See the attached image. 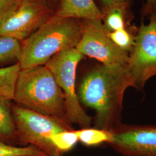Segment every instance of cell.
<instances>
[{"mask_svg": "<svg viewBox=\"0 0 156 156\" xmlns=\"http://www.w3.org/2000/svg\"><path fill=\"white\" fill-rule=\"evenodd\" d=\"M13 101L23 107L71 125L67 119L65 95L45 65L21 69Z\"/></svg>", "mask_w": 156, "mask_h": 156, "instance_id": "3957f363", "label": "cell"}, {"mask_svg": "<svg viewBox=\"0 0 156 156\" xmlns=\"http://www.w3.org/2000/svg\"></svg>", "mask_w": 156, "mask_h": 156, "instance_id": "603a6c76", "label": "cell"}, {"mask_svg": "<svg viewBox=\"0 0 156 156\" xmlns=\"http://www.w3.org/2000/svg\"><path fill=\"white\" fill-rule=\"evenodd\" d=\"M79 142L86 146H96L103 144L109 143L111 141L112 135L111 131H107L98 128H80L75 130Z\"/></svg>", "mask_w": 156, "mask_h": 156, "instance_id": "4fadbf2b", "label": "cell"}, {"mask_svg": "<svg viewBox=\"0 0 156 156\" xmlns=\"http://www.w3.org/2000/svg\"><path fill=\"white\" fill-rule=\"evenodd\" d=\"M15 126L16 140L23 146H33L48 156H62L52 144L50 138L66 130H73L71 125L20 106L12 104Z\"/></svg>", "mask_w": 156, "mask_h": 156, "instance_id": "277c9868", "label": "cell"}, {"mask_svg": "<svg viewBox=\"0 0 156 156\" xmlns=\"http://www.w3.org/2000/svg\"><path fill=\"white\" fill-rule=\"evenodd\" d=\"M56 15L62 17L102 20L104 13L93 0H62Z\"/></svg>", "mask_w": 156, "mask_h": 156, "instance_id": "30bf717a", "label": "cell"}, {"mask_svg": "<svg viewBox=\"0 0 156 156\" xmlns=\"http://www.w3.org/2000/svg\"><path fill=\"white\" fill-rule=\"evenodd\" d=\"M21 42L12 38L0 36V65L18 62Z\"/></svg>", "mask_w": 156, "mask_h": 156, "instance_id": "9a60e30c", "label": "cell"}, {"mask_svg": "<svg viewBox=\"0 0 156 156\" xmlns=\"http://www.w3.org/2000/svg\"><path fill=\"white\" fill-rule=\"evenodd\" d=\"M155 9H156V0H147L145 10L147 12H151Z\"/></svg>", "mask_w": 156, "mask_h": 156, "instance_id": "44dd1931", "label": "cell"}, {"mask_svg": "<svg viewBox=\"0 0 156 156\" xmlns=\"http://www.w3.org/2000/svg\"><path fill=\"white\" fill-rule=\"evenodd\" d=\"M20 70L18 62L0 68V98L13 101L17 79Z\"/></svg>", "mask_w": 156, "mask_h": 156, "instance_id": "8fae6325", "label": "cell"}, {"mask_svg": "<svg viewBox=\"0 0 156 156\" xmlns=\"http://www.w3.org/2000/svg\"><path fill=\"white\" fill-rule=\"evenodd\" d=\"M128 68L135 88L142 90L146 82L156 76V16L147 25L142 24L135 37L133 49L129 53Z\"/></svg>", "mask_w": 156, "mask_h": 156, "instance_id": "52a82bcc", "label": "cell"}, {"mask_svg": "<svg viewBox=\"0 0 156 156\" xmlns=\"http://www.w3.org/2000/svg\"><path fill=\"white\" fill-rule=\"evenodd\" d=\"M19 0H0V26L14 9Z\"/></svg>", "mask_w": 156, "mask_h": 156, "instance_id": "d6986e66", "label": "cell"}, {"mask_svg": "<svg viewBox=\"0 0 156 156\" xmlns=\"http://www.w3.org/2000/svg\"><path fill=\"white\" fill-rule=\"evenodd\" d=\"M12 101L0 98V140H16L15 126L12 117Z\"/></svg>", "mask_w": 156, "mask_h": 156, "instance_id": "7c38bea8", "label": "cell"}, {"mask_svg": "<svg viewBox=\"0 0 156 156\" xmlns=\"http://www.w3.org/2000/svg\"><path fill=\"white\" fill-rule=\"evenodd\" d=\"M84 57L75 48H69L53 56L45 65L52 73L65 95L68 122L81 128L90 127L93 120L80 103L76 89V69Z\"/></svg>", "mask_w": 156, "mask_h": 156, "instance_id": "5b68a950", "label": "cell"}, {"mask_svg": "<svg viewBox=\"0 0 156 156\" xmlns=\"http://www.w3.org/2000/svg\"><path fill=\"white\" fill-rule=\"evenodd\" d=\"M106 9L117 6H126L128 4V0H101Z\"/></svg>", "mask_w": 156, "mask_h": 156, "instance_id": "ffe728a7", "label": "cell"}, {"mask_svg": "<svg viewBox=\"0 0 156 156\" xmlns=\"http://www.w3.org/2000/svg\"><path fill=\"white\" fill-rule=\"evenodd\" d=\"M112 148L123 156H156V125L122 123L111 131Z\"/></svg>", "mask_w": 156, "mask_h": 156, "instance_id": "9c48e42d", "label": "cell"}, {"mask_svg": "<svg viewBox=\"0 0 156 156\" xmlns=\"http://www.w3.org/2000/svg\"></svg>", "mask_w": 156, "mask_h": 156, "instance_id": "7402d4cb", "label": "cell"}, {"mask_svg": "<svg viewBox=\"0 0 156 156\" xmlns=\"http://www.w3.org/2000/svg\"><path fill=\"white\" fill-rule=\"evenodd\" d=\"M82 36L76 19L54 15L21 42L18 62L21 69L44 66L62 50L76 48Z\"/></svg>", "mask_w": 156, "mask_h": 156, "instance_id": "7a4b0ae2", "label": "cell"}, {"mask_svg": "<svg viewBox=\"0 0 156 156\" xmlns=\"http://www.w3.org/2000/svg\"><path fill=\"white\" fill-rule=\"evenodd\" d=\"M82 36L75 48L87 56L107 66L128 65L129 55L117 47L104 29L102 20H84Z\"/></svg>", "mask_w": 156, "mask_h": 156, "instance_id": "8992f818", "label": "cell"}, {"mask_svg": "<svg viewBox=\"0 0 156 156\" xmlns=\"http://www.w3.org/2000/svg\"><path fill=\"white\" fill-rule=\"evenodd\" d=\"M51 16L44 0H19L0 26V36L22 42Z\"/></svg>", "mask_w": 156, "mask_h": 156, "instance_id": "ba28073f", "label": "cell"}, {"mask_svg": "<svg viewBox=\"0 0 156 156\" xmlns=\"http://www.w3.org/2000/svg\"><path fill=\"white\" fill-rule=\"evenodd\" d=\"M135 88L128 65H97L87 71L78 88L81 105L95 112L94 127L112 131L122 120L126 90Z\"/></svg>", "mask_w": 156, "mask_h": 156, "instance_id": "6da1fadb", "label": "cell"}, {"mask_svg": "<svg viewBox=\"0 0 156 156\" xmlns=\"http://www.w3.org/2000/svg\"><path fill=\"white\" fill-rule=\"evenodd\" d=\"M126 6H117L106 9L104 13L103 26L107 33L113 32L126 27Z\"/></svg>", "mask_w": 156, "mask_h": 156, "instance_id": "5bb4252c", "label": "cell"}, {"mask_svg": "<svg viewBox=\"0 0 156 156\" xmlns=\"http://www.w3.org/2000/svg\"><path fill=\"white\" fill-rule=\"evenodd\" d=\"M50 140L61 154L71 151L79 142L75 130H66L53 135Z\"/></svg>", "mask_w": 156, "mask_h": 156, "instance_id": "2e32d148", "label": "cell"}, {"mask_svg": "<svg viewBox=\"0 0 156 156\" xmlns=\"http://www.w3.org/2000/svg\"><path fill=\"white\" fill-rule=\"evenodd\" d=\"M48 156L33 146H16L0 140V156Z\"/></svg>", "mask_w": 156, "mask_h": 156, "instance_id": "e0dca14e", "label": "cell"}, {"mask_svg": "<svg viewBox=\"0 0 156 156\" xmlns=\"http://www.w3.org/2000/svg\"><path fill=\"white\" fill-rule=\"evenodd\" d=\"M108 35L112 42L120 49L129 53L133 49L135 44V37L127 29H123L110 33Z\"/></svg>", "mask_w": 156, "mask_h": 156, "instance_id": "ac0fdd59", "label": "cell"}]
</instances>
